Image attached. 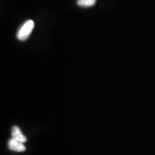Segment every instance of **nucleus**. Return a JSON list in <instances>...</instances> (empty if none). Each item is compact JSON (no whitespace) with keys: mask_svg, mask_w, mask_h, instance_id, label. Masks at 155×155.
<instances>
[{"mask_svg":"<svg viewBox=\"0 0 155 155\" xmlns=\"http://www.w3.org/2000/svg\"><path fill=\"white\" fill-rule=\"evenodd\" d=\"M35 27V23L32 20H28L25 22L22 27L19 28L17 34V38L20 41H25L28 40L31 32H32Z\"/></svg>","mask_w":155,"mask_h":155,"instance_id":"1","label":"nucleus"},{"mask_svg":"<svg viewBox=\"0 0 155 155\" xmlns=\"http://www.w3.org/2000/svg\"><path fill=\"white\" fill-rule=\"evenodd\" d=\"M8 147L9 149L12 151L17 152H25L26 150L24 143L20 142V141L15 140L14 139H10L8 141Z\"/></svg>","mask_w":155,"mask_h":155,"instance_id":"2","label":"nucleus"},{"mask_svg":"<svg viewBox=\"0 0 155 155\" xmlns=\"http://www.w3.org/2000/svg\"><path fill=\"white\" fill-rule=\"evenodd\" d=\"M12 138L22 143H25L27 141V137L23 134L19 128L17 126H14L12 129Z\"/></svg>","mask_w":155,"mask_h":155,"instance_id":"3","label":"nucleus"},{"mask_svg":"<svg viewBox=\"0 0 155 155\" xmlns=\"http://www.w3.org/2000/svg\"><path fill=\"white\" fill-rule=\"evenodd\" d=\"M96 0H77V5L81 7H90L96 5Z\"/></svg>","mask_w":155,"mask_h":155,"instance_id":"4","label":"nucleus"}]
</instances>
